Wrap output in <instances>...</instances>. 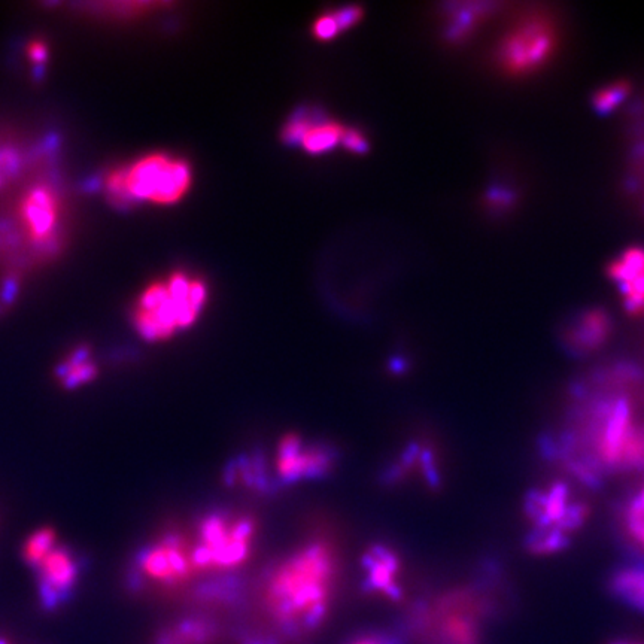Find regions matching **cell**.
Masks as SVG:
<instances>
[{"mask_svg":"<svg viewBox=\"0 0 644 644\" xmlns=\"http://www.w3.org/2000/svg\"><path fill=\"white\" fill-rule=\"evenodd\" d=\"M416 472L428 485L439 486V466H437L433 451L427 446L419 445V443L418 445L413 443L404 451L403 457L400 458L397 466H394L393 472L390 473L388 478L394 481V479L404 478L407 473Z\"/></svg>","mask_w":644,"mask_h":644,"instance_id":"cell-15","label":"cell"},{"mask_svg":"<svg viewBox=\"0 0 644 644\" xmlns=\"http://www.w3.org/2000/svg\"><path fill=\"white\" fill-rule=\"evenodd\" d=\"M366 586L369 591L397 600L402 597V563L393 549L385 545H375L363 558Z\"/></svg>","mask_w":644,"mask_h":644,"instance_id":"cell-12","label":"cell"},{"mask_svg":"<svg viewBox=\"0 0 644 644\" xmlns=\"http://www.w3.org/2000/svg\"><path fill=\"white\" fill-rule=\"evenodd\" d=\"M613 644H643V643L619 642V643H613Z\"/></svg>","mask_w":644,"mask_h":644,"instance_id":"cell-28","label":"cell"},{"mask_svg":"<svg viewBox=\"0 0 644 644\" xmlns=\"http://www.w3.org/2000/svg\"><path fill=\"white\" fill-rule=\"evenodd\" d=\"M351 644H388L381 636H364Z\"/></svg>","mask_w":644,"mask_h":644,"instance_id":"cell-27","label":"cell"},{"mask_svg":"<svg viewBox=\"0 0 644 644\" xmlns=\"http://www.w3.org/2000/svg\"><path fill=\"white\" fill-rule=\"evenodd\" d=\"M63 202L53 181L32 179L17 196L11 217L3 221V245L14 249L17 257L29 260L47 258L62 239Z\"/></svg>","mask_w":644,"mask_h":644,"instance_id":"cell-2","label":"cell"},{"mask_svg":"<svg viewBox=\"0 0 644 644\" xmlns=\"http://www.w3.org/2000/svg\"><path fill=\"white\" fill-rule=\"evenodd\" d=\"M571 545V537L558 528H533L527 539L525 548L534 555H552L564 551Z\"/></svg>","mask_w":644,"mask_h":644,"instance_id":"cell-18","label":"cell"},{"mask_svg":"<svg viewBox=\"0 0 644 644\" xmlns=\"http://www.w3.org/2000/svg\"><path fill=\"white\" fill-rule=\"evenodd\" d=\"M573 503L571 489L563 482H555L549 488L528 492L525 515L534 528H558Z\"/></svg>","mask_w":644,"mask_h":644,"instance_id":"cell-13","label":"cell"},{"mask_svg":"<svg viewBox=\"0 0 644 644\" xmlns=\"http://www.w3.org/2000/svg\"><path fill=\"white\" fill-rule=\"evenodd\" d=\"M257 522L246 513L214 512L197 525L193 558L197 573H226L251 557Z\"/></svg>","mask_w":644,"mask_h":644,"instance_id":"cell-5","label":"cell"},{"mask_svg":"<svg viewBox=\"0 0 644 644\" xmlns=\"http://www.w3.org/2000/svg\"><path fill=\"white\" fill-rule=\"evenodd\" d=\"M315 35L321 39L333 38L337 33L340 32L339 26H337L336 18L334 15H325V17L320 18V20L315 23Z\"/></svg>","mask_w":644,"mask_h":644,"instance_id":"cell-24","label":"cell"},{"mask_svg":"<svg viewBox=\"0 0 644 644\" xmlns=\"http://www.w3.org/2000/svg\"><path fill=\"white\" fill-rule=\"evenodd\" d=\"M557 26L542 12L524 15L504 33L497 48V62L512 77L537 74L558 50Z\"/></svg>","mask_w":644,"mask_h":644,"instance_id":"cell-6","label":"cell"},{"mask_svg":"<svg viewBox=\"0 0 644 644\" xmlns=\"http://www.w3.org/2000/svg\"><path fill=\"white\" fill-rule=\"evenodd\" d=\"M612 327V320L604 309H585L565 324L561 340L571 355L585 357L606 345Z\"/></svg>","mask_w":644,"mask_h":644,"instance_id":"cell-11","label":"cell"},{"mask_svg":"<svg viewBox=\"0 0 644 644\" xmlns=\"http://www.w3.org/2000/svg\"><path fill=\"white\" fill-rule=\"evenodd\" d=\"M211 625L203 621H182L160 637L159 644H205L211 639Z\"/></svg>","mask_w":644,"mask_h":644,"instance_id":"cell-19","label":"cell"},{"mask_svg":"<svg viewBox=\"0 0 644 644\" xmlns=\"http://www.w3.org/2000/svg\"><path fill=\"white\" fill-rule=\"evenodd\" d=\"M0 644H8L5 642V640L0 639Z\"/></svg>","mask_w":644,"mask_h":644,"instance_id":"cell-29","label":"cell"},{"mask_svg":"<svg viewBox=\"0 0 644 644\" xmlns=\"http://www.w3.org/2000/svg\"><path fill=\"white\" fill-rule=\"evenodd\" d=\"M631 93V84L625 80L610 82L598 88L592 96V106L598 114H610L627 100Z\"/></svg>","mask_w":644,"mask_h":644,"instance_id":"cell-20","label":"cell"},{"mask_svg":"<svg viewBox=\"0 0 644 644\" xmlns=\"http://www.w3.org/2000/svg\"><path fill=\"white\" fill-rule=\"evenodd\" d=\"M191 184V169L184 160L153 154L129 166L111 170L105 179L109 200L118 205L178 202Z\"/></svg>","mask_w":644,"mask_h":644,"instance_id":"cell-4","label":"cell"},{"mask_svg":"<svg viewBox=\"0 0 644 644\" xmlns=\"http://www.w3.org/2000/svg\"><path fill=\"white\" fill-rule=\"evenodd\" d=\"M96 363L87 348H78L60 361L56 369L57 381L66 390H75L97 378Z\"/></svg>","mask_w":644,"mask_h":644,"instance_id":"cell-16","label":"cell"},{"mask_svg":"<svg viewBox=\"0 0 644 644\" xmlns=\"http://www.w3.org/2000/svg\"><path fill=\"white\" fill-rule=\"evenodd\" d=\"M519 202L518 188L513 185L500 184L495 185L489 193V203L494 211L504 214V212L512 211Z\"/></svg>","mask_w":644,"mask_h":644,"instance_id":"cell-23","label":"cell"},{"mask_svg":"<svg viewBox=\"0 0 644 644\" xmlns=\"http://www.w3.org/2000/svg\"><path fill=\"white\" fill-rule=\"evenodd\" d=\"M491 3H478V5H469L463 11H458L457 20L452 21L451 36L452 38H464L467 33L472 32L476 26L485 17L492 14Z\"/></svg>","mask_w":644,"mask_h":644,"instance_id":"cell-22","label":"cell"},{"mask_svg":"<svg viewBox=\"0 0 644 644\" xmlns=\"http://www.w3.org/2000/svg\"><path fill=\"white\" fill-rule=\"evenodd\" d=\"M346 130L334 123H314L309 121L308 129L303 133L300 144L312 154L324 153L343 141Z\"/></svg>","mask_w":644,"mask_h":644,"instance_id":"cell-17","label":"cell"},{"mask_svg":"<svg viewBox=\"0 0 644 644\" xmlns=\"http://www.w3.org/2000/svg\"><path fill=\"white\" fill-rule=\"evenodd\" d=\"M29 57L32 62H42L47 57V48L41 42H33L29 47Z\"/></svg>","mask_w":644,"mask_h":644,"instance_id":"cell-26","label":"cell"},{"mask_svg":"<svg viewBox=\"0 0 644 644\" xmlns=\"http://www.w3.org/2000/svg\"><path fill=\"white\" fill-rule=\"evenodd\" d=\"M343 144H345L349 150L355 151V153H361V151L366 150L367 147L363 136H361L360 133L354 132V130H346L345 135H343Z\"/></svg>","mask_w":644,"mask_h":644,"instance_id":"cell-25","label":"cell"},{"mask_svg":"<svg viewBox=\"0 0 644 644\" xmlns=\"http://www.w3.org/2000/svg\"><path fill=\"white\" fill-rule=\"evenodd\" d=\"M38 594L45 609H57L72 595L81 574V563L71 548L57 540L56 545L35 564Z\"/></svg>","mask_w":644,"mask_h":644,"instance_id":"cell-9","label":"cell"},{"mask_svg":"<svg viewBox=\"0 0 644 644\" xmlns=\"http://www.w3.org/2000/svg\"><path fill=\"white\" fill-rule=\"evenodd\" d=\"M208 293L200 279L175 273L145 288L133 311V324L144 339L160 342L190 327L205 308Z\"/></svg>","mask_w":644,"mask_h":644,"instance_id":"cell-3","label":"cell"},{"mask_svg":"<svg viewBox=\"0 0 644 644\" xmlns=\"http://www.w3.org/2000/svg\"><path fill=\"white\" fill-rule=\"evenodd\" d=\"M610 281L621 294L622 305L630 315L644 314V248L631 246L613 258L607 267Z\"/></svg>","mask_w":644,"mask_h":644,"instance_id":"cell-10","label":"cell"},{"mask_svg":"<svg viewBox=\"0 0 644 644\" xmlns=\"http://www.w3.org/2000/svg\"><path fill=\"white\" fill-rule=\"evenodd\" d=\"M142 580L161 589L178 588L190 582L197 570L193 558V540L181 533H167L142 552L139 560Z\"/></svg>","mask_w":644,"mask_h":644,"instance_id":"cell-8","label":"cell"},{"mask_svg":"<svg viewBox=\"0 0 644 644\" xmlns=\"http://www.w3.org/2000/svg\"><path fill=\"white\" fill-rule=\"evenodd\" d=\"M607 585L612 597L644 615V561L619 565Z\"/></svg>","mask_w":644,"mask_h":644,"instance_id":"cell-14","label":"cell"},{"mask_svg":"<svg viewBox=\"0 0 644 644\" xmlns=\"http://www.w3.org/2000/svg\"><path fill=\"white\" fill-rule=\"evenodd\" d=\"M336 464L333 446L312 442L299 434H287L279 440L273 458L276 488L321 479Z\"/></svg>","mask_w":644,"mask_h":644,"instance_id":"cell-7","label":"cell"},{"mask_svg":"<svg viewBox=\"0 0 644 644\" xmlns=\"http://www.w3.org/2000/svg\"><path fill=\"white\" fill-rule=\"evenodd\" d=\"M339 558L328 540H309L273 565L261 586L267 619L284 633L320 627L336 591Z\"/></svg>","mask_w":644,"mask_h":644,"instance_id":"cell-1","label":"cell"},{"mask_svg":"<svg viewBox=\"0 0 644 644\" xmlns=\"http://www.w3.org/2000/svg\"><path fill=\"white\" fill-rule=\"evenodd\" d=\"M622 524L628 539L644 558V504L639 498L628 501L622 513Z\"/></svg>","mask_w":644,"mask_h":644,"instance_id":"cell-21","label":"cell"}]
</instances>
